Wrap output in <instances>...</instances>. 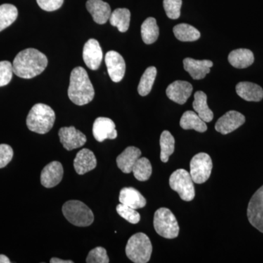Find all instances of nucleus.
Wrapping results in <instances>:
<instances>
[{"label":"nucleus","instance_id":"obj_1","mask_svg":"<svg viewBox=\"0 0 263 263\" xmlns=\"http://www.w3.org/2000/svg\"><path fill=\"white\" fill-rule=\"evenodd\" d=\"M48 65L46 55L35 48L19 52L13 62V73L22 79H30L42 73Z\"/></svg>","mask_w":263,"mask_h":263},{"label":"nucleus","instance_id":"obj_2","mask_svg":"<svg viewBox=\"0 0 263 263\" xmlns=\"http://www.w3.org/2000/svg\"><path fill=\"white\" fill-rule=\"evenodd\" d=\"M68 97L72 103L79 106L89 103L94 99V87L84 67H76L71 72Z\"/></svg>","mask_w":263,"mask_h":263},{"label":"nucleus","instance_id":"obj_3","mask_svg":"<svg viewBox=\"0 0 263 263\" xmlns=\"http://www.w3.org/2000/svg\"><path fill=\"white\" fill-rule=\"evenodd\" d=\"M56 115L51 107L46 104L37 103L32 107L27 116V127L38 134H46L53 127Z\"/></svg>","mask_w":263,"mask_h":263},{"label":"nucleus","instance_id":"obj_4","mask_svg":"<svg viewBox=\"0 0 263 263\" xmlns=\"http://www.w3.org/2000/svg\"><path fill=\"white\" fill-rule=\"evenodd\" d=\"M125 252L132 262H148L152 254V242L145 233H136L128 240Z\"/></svg>","mask_w":263,"mask_h":263},{"label":"nucleus","instance_id":"obj_5","mask_svg":"<svg viewBox=\"0 0 263 263\" xmlns=\"http://www.w3.org/2000/svg\"><path fill=\"white\" fill-rule=\"evenodd\" d=\"M62 213L67 221L77 227H88L94 222L91 209L79 200H69L62 206Z\"/></svg>","mask_w":263,"mask_h":263},{"label":"nucleus","instance_id":"obj_6","mask_svg":"<svg viewBox=\"0 0 263 263\" xmlns=\"http://www.w3.org/2000/svg\"><path fill=\"white\" fill-rule=\"evenodd\" d=\"M154 228L157 234L167 239L177 238L179 226L176 216L167 208H160L154 216Z\"/></svg>","mask_w":263,"mask_h":263},{"label":"nucleus","instance_id":"obj_7","mask_svg":"<svg viewBox=\"0 0 263 263\" xmlns=\"http://www.w3.org/2000/svg\"><path fill=\"white\" fill-rule=\"evenodd\" d=\"M191 175L184 169H178L170 176L169 184L180 198L186 202L192 201L195 196V186Z\"/></svg>","mask_w":263,"mask_h":263},{"label":"nucleus","instance_id":"obj_8","mask_svg":"<svg viewBox=\"0 0 263 263\" xmlns=\"http://www.w3.org/2000/svg\"><path fill=\"white\" fill-rule=\"evenodd\" d=\"M213 168L212 158L206 153H199L194 156L190 162V172L194 183L201 184L206 182Z\"/></svg>","mask_w":263,"mask_h":263},{"label":"nucleus","instance_id":"obj_9","mask_svg":"<svg viewBox=\"0 0 263 263\" xmlns=\"http://www.w3.org/2000/svg\"><path fill=\"white\" fill-rule=\"evenodd\" d=\"M249 223L263 233V185L252 195L247 208Z\"/></svg>","mask_w":263,"mask_h":263},{"label":"nucleus","instance_id":"obj_10","mask_svg":"<svg viewBox=\"0 0 263 263\" xmlns=\"http://www.w3.org/2000/svg\"><path fill=\"white\" fill-rule=\"evenodd\" d=\"M60 142L64 148L72 151L81 148L86 143V137L75 127H62L59 131Z\"/></svg>","mask_w":263,"mask_h":263},{"label":"nucleus","instance_id":"obj_11","mask_svg":"<svg viewBox=\"0 0 263 263\" xmlns=\"http://www.w3.org/2000/svg\"><path fill=\"white\" fill-rule=\"evenodd\" d=\"M246 118L243 114L235 110H230L218 119L215 129L222 135H228L243 125Z\"/></svg>","mask_w":263,"mask_h":263},{"label":"nucleus","instance_id":"obj_12","mask_svg":"<svg viewBox=\"0 0 263 263\" xmlns=\"http://www.w3.org/2000/svg\"><path fill=\"white\" fill-rule=\"evenodd\" d=\"M105 64L110 79L115 83L120 82L126 71V64L122 55L115 51H108L105 54Z\"/></svg>","mask_w":263,"mask_h":263},{"label":"nucleus","instance_id":"obj_13","mask_svg":"<svg viewBox=\"0 0 263 263\" xmlns=\"http://www.w3.org/2000/svg\"><path fill=\"white\" fill-rule=\"evenodd\" d=\"M92 133L95 140L100 143L107 139H116L118 136L115 123L106 117H98L95 119Z\"/></svg>","mask_w":263,"mask_h":263},{"label":"nucleus","instance_id":"obj_14","mask_svg":"<svg viewBox=\"0 0 263 263\" xmlns=\"http://www.w3.org/2000/svg\"><path fill=\"white\" fill-rule=\"evenodd\" d=\"M103 58V51L97 40L89 39L85 43L83 49V59L90 70H98Z\"/></svg>","mask_w":263,"mask_h":263},{"label":"nucleus","instance_id":"obj_15","mask_svg":"<svg viewBox=\"0 0 263 263\" xmlns=\"http://www.w3.org/2000/svg\"><path fill=\"white\" fill-rule=\"evenodd\" d=\"M193 87L190 83L184 81H176L167 86L166 95L175 103L183 105L193 93Z\"/></svg>","mask_w":263,"mask_h":263},{"label":"nucleus","instance_id":"obj_16","mask_svg":"<svg viewBox=\"0 0 263 263\" xmlns=\"http://www.w3.org/2000/svg\"><path fill=\"white\" fill-rule=\"evenodd\" d=\"M63 175V167L60 162L53 161L50 162L41 172V184L46 188L54 187L61 182Z\"/></svg>","mask_w":263,"mask_h":263},{"label":"nucleus","instance_id":"obj_17","mask_svg":"<svg viewBox=\"0 0 263 263\" xmlns=\"http://www.w3.org/2000/svg\"><path fill=\"white\" fill-rule=\"evenodd\" d=\"M184 70L195 80H201L210 72L213 67V62L210 60H196L192 58L183 60Z\"/></svg>","mask_w":263,"mask_h":263},{"label":"nucleus","instance_id":"obj_18","mask_svg":"<svg viewBox=\"0 0 263 263\" xmlns=\"http://www.w3.org/2000/svg\"><path fill=\"white\" fill-rule=\"evenodd\" d=\"M86 6V9L97 24L106 23L111 15V8L110 5L103 0H88Z\"/></svg>","mask_w":263,"mask_h":263},{"label":"nucleus","instance_id":"obj_19","mask_svg":"<svg viewBox=\"0 0 263 263\" xmlns=\"http://www.w3.org/2000/svg\"><path fill=\"white\" fill-rule=\"evenodd\" d=\"M73 164L76 172L79 175H84L96 167V157L91 150L83 148L76 155Z\"/></svg>","mask_w":263,"mask_h":263},{"label":"nucleus","instance_id":"obj_20","mask_svg":"<svg viewBox=\"0 0 263 263\" xmlns=\"http://www.w3.org/2000/svg\"><path fill=\"white\" fill-rule=\"evenodd\" d=\"M141 151L134 146H129L118 156V167L124 174H130L137 160L141 157Z\"/></svg>","mask_w":263,"mask_h":263},{"label":"nucleus","instance_id":"obj_21","mask_svg":"<svg viewBox=\"0 0 263 263\" xmlns=\"http://www.w3.org/2000/svg\"><path fill=\"white\" fill-rule=\"evenodd\" d=\"M119 202L134 209H142L146 205V200L139 191L133 187H124L119 193Z\"/></svg>","mask_w":263,"mask_h":263},{"label":"nucleus","instance_id":"obj_22","mask_svg":"<svg viewBox=\"0 0 263 263\" xmlns=\"http://www.w3.org/2000/svg\"><path fill=\"white\" fill-rule=\"evenodd\" d=\"M237 94L246 101L259 102L263 99V89L259 85L251 82H240L236 85Z\"/></svg>","mask_w":263,"mask_h":263},{"label":"nucleus","instance_id":"obj_23","mask_svg":"<svg viewBox=\"0 0 263 263\" xmlns=\"http://www.w3.org/2000/svg\"><path fill=\"white\" fill-rule=\"evenodd\" d=\"M228 61L235 68H247L254 63V57L252 51L246 48H239L230 53Z\"/></svg>","mask_w":263,"mask_h":263},{"label":"nucleus","instance_id":"obj_24","mask_svg":"<svg viewBox=\"0 0 263 263\" xmlns=\"http://www.w3.org/2000/svg\"><path fill=\"white\" fill-rule=\"evenodd\" d=\"M194 98L193 106L197 115L205 123L212 122L214 119V113L208 105L207 95L203 91H198L195 93Z\"/></svg>","mask_w":263,"mask_h":263},{"label":"nucleus","instance_id":"obj_25","mask_svg":"<svg viewBox=\"0 0 263 263\" xmlns=\"http://www.w3.org/2000/svg\"><path fill=\"white\" fill-rule=\"evenodd\" d=\"M180 126L183 129H194L199 133H205L207 130L206 124L197 115L196 112L188 110L183 113L180 120Z\"/></svg>","mask_w":263,"mask_h":263},{"label":"nucleus","instance_id":"obj_26","mask_svg":"<svg viewBox=\"0 0 263 263\" xmlns=\"http://www.w3.org/2000/svg\"><path fill=\"white\" fill-rule=\"evenodd\" d=\"M130 16V11L127 8H118L111 13L109 21L112 26L117 27L119 32H126L129 27Z\"/></svg>","mask_w":263,"mask_h":263},{"label":"nucleus","instance_id":"obj_27","mask_svg":"<svg viewBox=\"0 0 263 263\" xmlns=\"http://www.w3.org/2000/svg\"><path fill=\"white\" fill-rule=\"evenodd\" d=\"M160 31L155 18L149 17L143 22L141 26V36L143 42L147 45L155 43L158 39Z\"/></svg>","mask_w":263,"mask_h":263},{"label":"nucleus","instance_id":"obj_28","mask_svg":"<svg viewBox=\"0 0 263 263\" xmlns=\"http://www.w3.org/2000/svg\"><path fill=\"white\" fill-rule=\"evenodd\" d=\"M174 33L176 37L182 42H193L200 37V33L195 27L187 24L175 26Z\"/></svg>","mask_w":263,"mask_h":263},{"label":"nucleus","instance_id":"obj_29","mask_svg":"<svg viewBox=\"0 0 263 263\" xmlns=\"http://www.w3.org/2000/svg\"><path fill=\"white\" fill-rule=\"evenodd\" d=\"M160 160L165 163L169 160L171 155L174 154L175 150V139L174 136L167 130L162 132L160 140Z\"/></svg>","mask_w":263,"mask_h":263},{"label":"nucleus","instance_id":"obj_30","mask_svg":"<svg viewBox=\"0 0 263 263\" xmlns=\"http://www.w3.org/2000/svg\"><path fill=\"white\" fill-rule=\"evenodd\" d=\"M157 68L155 67H149L145 70L142 76L141 81L138 84V91L141 96L145 97L152 91L157 76Z\"/></svg>","mask_w":263,"mask_h":263},{"label":"nucleus","instance_id":"obj_31","mask_svg":"<svg viewBox=\"0 0 263 263\" xmlns=\"http://www.w3.org/2000/svg\"><path fill=\"white\" fill-rule=\"evenodd\" d=\"M18 17L16 7L11 4L0 5V32L11 25Z\"/></svg>","mask_w":263,"mask_h":263},{"label":"nucleus","instance_id":"obj_32","mask_svg":"<svg viewBox=\"0 0 263 263\" xmlns=\"http://www.w3.org/2000/svg\"><path fill=\"white\" fill-rule=\"evenodd\" d=\"M132 172L138 181H146L149 179L152 174V166L150 161L146 157H140L135 164Z\"/></svg>","mask_w":263,"mask_h":263},{"label":"nucleus","instance_id":"obj_33","mask_svg":"<svg viewBox=\"0 0 263 263\" xmlns=\"http://www.w3.org/2000/svg\"><path fill=\"white\" fill-rule=\"evenodd\" d=\"M117 212L119 216H122L123 219L131 224H138L141 220V215L137 212L136 209L123 205L122 203L117 205Z\"/></svg>","mask_w":263,"mask_h":263},{"label":"nucleus","instance_id":"obj_34","mask_svg":"<svg viewBox=\"0 0 263 263\" xmlns=\"http://www.w3.org/2000/svg\"><path fill=\"white\" fill-rule=\"evenodd\" d=\"M182 0H163L164 9L171 19L179 18L181 15Z\"/></svg>","mask_w":263,"mask_h":263},{"label":"nucleus","instance_id":"obj_35","mask_svg":"<svg viewBox=\"0 0 263 263\" xmlns=\"http://www.w3.org/2000/svg\"><path fill=\"white\" fill-rule=\"evenodd\" d=\"M86 262L87 263H108L110 262L107 251L103 247H99L90 251Z\"/></svg>","mask_w":263,"mask_h":263},{"label":"nucleus","instance_id":"obj_36","mask_svg":"<svg viewBox=\"0 0 263 263\" xmlns=\"http://www.w3.org/2000/svg\"><path fill=\"white\" fill-rule=\"evenodd\" d=\"M13 65L10 62H0V87L9 84L13 78Z\"/></svg>","mask_w":263,"mask_h":263},{"label":"nucleus","instance_id":"obj_37","mask_svg":"<svg viewBox=\"0 0 263 263\" xmlns=\"http://www.w3.org/2000/svg\"><path fill=\"white\" fill-rule=\"evenodd\" d=\"M13 157L11 146L7 144H0V168H3L9 164Z\"/></svg>","mask_w":263,"mask_h":263},{"label":"nucleus","instance_id":"obj_38","mask_svg":"<svg viewBox=\"0 0 263 263\" xmlns=\"http://www.w3.org/2000/svg\"><path fill=\"white\" fill-rule=\"evenodd\" d=\"M40 8L46 11L51 12L60 9L64 3V0H37Z\"/></svg>","mask_w":263,"mask_h":263},{"label":"nucleus","instance_id":"obj_39","mask_svg":"<svg viewBox=\"0 0 263 263\" xmlns=\"http://www.w3.org/2000/svg\"><path fill=\"white\" fill-rule=\"evenodd\" d=\"M50 262H51V263H73V262H72V261L63 260V259L57 258V257H53V258H51V260H50Z\"/></svg>","mask_w":263,"mask_h":263},{"label":"nucleus","instance_id":"obj_40","mask_svg":"<svg viewBox=\"0 0 263 263\" xmlns=\"http://www.w3.org/2000/svg\"><path fill=\"white\" fill-rule=\"evenodd\" d=\"M0 263H10V260L4 254H0Z\"/></svg>","mask_w":263,"mask_h":263}]
</instances>
